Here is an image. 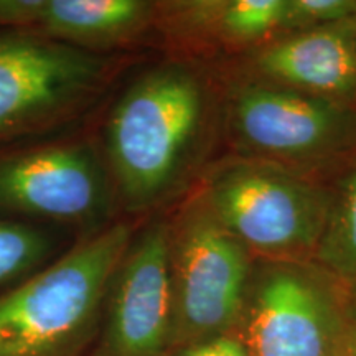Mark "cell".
<instances>
[{
  "label": "cell",
  "mask_w": 356,
  "mask_h": 356,
  "mask_svg": "<svg viewBox=\"0 0 356 356\" xmlns=\"http://www.w3.org/2000/svg\"><path fill=\"white\" fill-rule=\"evenodd\" d=\"M350 353H351V356H356V322L351 323V330H350Z\"/></svg>",
  "instance_id": "ac0fdd59"
},
{
  "label": "cell",
  "mask_w": 356,
  "mask_h": 356,
  "mask_svg": "<svg viewBox=\"0 0 356 356\" xmlns=\"http://www.w3.org/2000/svg\"><path fill=\"white\" fill-rule=\"evenodd\" d=\"M353 32H355V42H356V17L353 19Z\"/></svg>",
  "instance_id": "d6986e66"
},
{
  "label": "cell",
  "mask_w": 356,
  "mask_h": 356,
  "mask_svg": "<svg viewBox=\"0 0 356 356\" xmlns=\"http://www.w3.org/2000/svg\"><path fill=\"white\" fill-rule=\"evenodd\" d=\"M218 66L222 154L273 163L332 184L356 159V106Z\"/></svg>",
  "instance_id": "3957f363"
},
{
  "label": "cell",
  "mask_w": 356,
  "mask_h": 356,
  "mask_svg": "<svg viewBox=\"0 0 356 356\" xmlns=\"http://www.w3.org/2000/svg\"><path fill=\"white\" fill-rule=\"evenodd\" d=\"M350 284L356 279V159L330 184V200L314 261Z\"/></svg>",
  "instance_id": "5bb4252c"
},
{
  "label": "cell",
  "mask_w": 356,
  "mask_h": 356,
  "mask_svg": "<svg viewBox=\"0 0 356 356\" xmlns=\"http://www.w3.org/2000/svg\"><path fill=\"white\" fill-rule=\"evenodd\" d=\"M346 302H348V314L351 322H356V279L346 284Z\"/></svg>",
  "instance_id": "e0dca14e"
},
{
  "label": "cell",
  "mask_w": 356,
  "mask_h": 356,
  "mask_svg": "<svg viewBox=\"0 0 356 356\" xmlns=\"http://www.w3.org/2000/svg\"><path fill=\"white\" fill-rule=\"evenodd\" d=\"M197 190L256 259L314 261L330 184L261 160L221 154Z\"/></svg>",
  "instance_id": "5b68a950"
},
{
  "label": "cell",
  "mask_w": 356,
  "mask_h": 356,
  "mask_svg": "<svg viewBox=\"0 0 356 356\" xmlns=\"http://www.w3.org/2000/svg\"><path fill=\"white\" fill-rule=\"evenodd\" d=\"M346 284L310 261L256 259L236 333L251 356H351Z\"/></svg>",
  "instance_id": "ba28073f"
},
{
  "label": "cell",
  "mask_w": 356,
  "mask_h": 356,
  "mask_svg": "<svg viewBox=\"0 0 356 356\" xmlns=\"http://www.w3.org/2000/svg\"><path fill=\"white\" fill-rule=\"evenodd\" d=\"M356 17V0H286L280 37L343 24Z\"/></svg>",
  "instance_id": "9a60e30c"
},
{
  "label": "cell",
  "mask_w": 356,
  "mask_h": 356,
  "mask_svg": "<svg viewBox=\"0 0 356 356\" xmlns=\"http://www.w3.org/2000/svg\"><path fill=\"white\" fill-rule=\"evenodd\" d=\"M168 356H251L238 333L231 332L208 340L177 346Z\"/></svg>",
  "instance_id": "2e32d148"
},
{
  "label": "cell",
  "mask_w": 356,
  "mask_h": 356,
  "mask_svg": "<svg viewBox=\"0 0 356 356\" xmlns=\"http://www.w3.org/2000/svg\"><path fill=\"white\" fill-rule=\"evenodd\" d=\"M78 239L56 226L0 216V292L50 266Z\"/></svg>",
  "instance_id": "4fadbf2b"
},
{
  "label": "cell",
  "mask_w": 356,
  "mask_h": 356,
  "mask_svg": "<svg viewBox=\"0 0 356 356\" xmlns=\"http://www.w3.org/2000/svg\"><path fill=\"white\" fill-rule=\"evenodd\" d=\"M155 24L154 0H42L30 33L96 55H127L157 42Z\"/></svg>",
  "instance_id": "7c38bea8"
},
{
  "label": "cell",
  "mask_w": 356,
  "mask_h": 356,
  "mask_svg": "<svg viewBox=\"0 0 356 356\" xmlns=\"http://www.w3.org/2000/svg\"><path fill=\"white\" fill-rule=\"evenodd\" d=\"M136 56L96 55L30 32H0V149L78 122Z\"/></svg>",
  "instance_id": "277c9868"
},
{
  "label": "cell",
  "mask_w": 356,
  "mask_h": 356,
  "mask_svg": "<svg viewBox=\"0 0 356 356\" xmlns=\"http://www.w3.org/2000/svg\"><path fill=\"white\" fill-rule=\"evenodd\" d=\"M168 211L137 226L111 275L89 356H168L173 350Z\"/></svg>",
  "instance_id": "9c48e42d"
},
{
  "label": "cell",
  "mask_w": 356,
  "mask_h": 356,
  "mask_svg": "<svg viewBox=\"0 0 356 356\" xmlns=\"http://www.w3.org/2000/svg\"><path fill=\"white\" fill-rule=\"evenodd\" d=\"M142 220L79 238L58 259L0 292V356H89L111 275Z\"/></svg>",
  "instance_id": "7a4b0ae2"
},
{
  "label": "cell",
  "mask_w": 356,
  "mask_h": 356,
  "mask_svg": "<svg viewBox=\"0 0 356 356\" xmlns=\"http://www.w3.org/2000/svg\"><path fill=\"white\" fill-rule=\"evenodd\" d=\"M286 0H159V47L165 55L220 63L280 37Z\"/></svg>",
  "instance_id": "30bf717a"
},
{
  "label": "cell",
  "mask_w": 356,
  "mask_h": 356,
  "mask_svg": "<svg viewBox=\"0 0 356 356\" xmlns=\"http://www.w3.org/2000/svg\"><path fill=\"white\" fill-rule=\"evenodd\" d=\"M95 134L122 218L172 210L222 154L218 66L163 55L115 91Z\"/></svg>",
  "instance_id": "6da1fadb"
},
{
  "label": "cell",
  "mask_w": 356,
  "mask_h": 356,
  "mask_svg": "<svg viewBox=\"0 0 356 356\" xmlns=\"http://www.w3.org/2000/svg\"><path fill=\"white\" fill-rule=\"evenodd\" d=\"M0 216L56 226L76 238L122 220L96 134L0 149Z\"/></svg>",
  "instance_id": "8992f818"
},
{
  "label": "cell",
  "mask_w": 356,
  "mask_h": 356,
  "mask_svg": "<svg viewBox=\"0 0 356 356\" xmlns=\"http://www.w3.org/2000/svg\"><path fill=\"white\" fill-rule=\"evenodd\" d=\"M220 65L259 81L356 106L353 20L282 35Z\"/></svg>",
  "instance_id": "8fae6325"
},
{
  "label": "cell",
  "mask_w": 356,
  "mask_h": 356,
  "mask_svg": "<svg viewBox=\"0 0 356 356\" xmlns=\"http://www.w3.org/2000/svg\"><path fill=\"white\" fill-rule=\"evenodd\" d=\"M254 264L197 188L168 211L173 348L236 332Z\"/></svg>",
  "instance_id": "52a82bcc"
}]
</instances>
